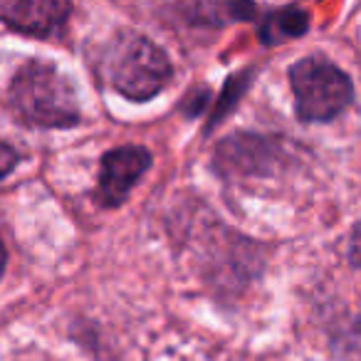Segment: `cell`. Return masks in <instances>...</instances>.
<instances>
[{
    "label": "cell",
    "mask_w": 361,
    "mask_h": 361,
    "mask_svg": "<svg viewBox=\"0 0 361 361\" xmlns=\"http://www.w3.org/2000/svg\"><path fill=\"white\" fill-rule=\"evenodd\" d=\"M349 260H351V265L361 270V223H356L354 231H351V238H349Z\"/></svg>",
    "instance_id": "cell-9"
},
{
    "label": "cell",
    "mask_w": 361,
    "mask_h": 361,
    "mask_svg": "<svg viewBox=\"0 0 361 361\" xmlns=\"http://www.w3.org/2000/svg\"><path fill=\"white\" fill-rule=\"evenodd\" d=\"M151 169V154L144 146H119L102 156L94 201L102 208H116Z\"/></svg>",
    "instance_id": "cell-4"
},
{
    "label": "cell",
    "mask_w": 361,
    "mask_h": 361,
    "mask_svg": "<svg viewBox=\"0 0 361 361\" xmlns=\"http://www.w3.org/2000/svg\"><path fill=\"white\" fill-rule=\"evenodd\" d=\"M104 67L111 87L131 102H146L156 97L173 75L169 55L149 37L136 32H121L111 40Z\"/></svg>",
    "instance_id": "cell-2"
},
{
    "label": "cell",
    "mask_w": 361,
    "mask_h": 361,
    "mask_svg": "<svg viewBox=\"0 0 361 361\" xmlns=\"http://www.w3.org/2000/svg\"><path fill=\"white\" fill-rule=\"evenodd\" d=\"M6 265H8V252H6L3 240H0V277H3V272H6Z\"/></svg>",
    "instance_id": "cell-10"
},
{
    "label": "cell",
    "mask_w": 361,
    "mask_h": 361,
    "mask_svg": "<svg viewBox=\"0 0 361 361\" xmlns=\"http://www.w3.org/2000/svg\"><path fill=\"white\" fill-rule=\"evenodd\" d=\"M70 13L65 0H0V23L25 35H50L65 25Z\"/></svg>",
    "instance_id": "cell-5"
},
{
    "label": "cell",
    "mask_w": 361,
    "mask_h": 361,
    "mask_svg": "<svg viewBox=\"0 0 361 361\" xmlns=\"http://www.w3.org/2000/svg\"><path fill=\"white\" fill-rule=\"evenodd\" d=\"M11 106L20 121L40 129L80 124V97L70 77L45 60H30L11 85Z\"/></svg>",
    "instance_id": "cell-1"
},
{
    "label": "cell",
    "mask_w": 361,
    "mask_h": 361,
    "mask_svg": "<svg viewBox=\"0 0 361 361\" xmlns=\"http://www.w3.org/2000/svg\"><path fill=\"white\" fill-rule=\"evenodd\" d=\"M290 87L295 94L297 116L305 124H324L336 119L354 99L349 75L319 55L302 57L290 67Z\"/></svg>",
    "instance_id": "cell-3"
},
{
    "label": "cell",
    "mask_w": 361,
    "mask_h": 361,
    "mask_svg": "<svg viewBox=\"0 0 361 361\" xmlns=\"http://www.w3.org/2000/svg\"><path fill=\"white\" fill-rule=\"evenodd\" d=\"M180 11L186 13L188 23L196 25H226V23L252 20L257 8L252 3H188Z\"/></svg>",
    "instance_id": "cell-7"
},
{
    "label": "cell",
    "mask_w": 361,
    "mask_h": 361,
    "mask_svg": "<svg viewBox=\"0 0 361 361\" xmlns=\"http://www.w3.org/2000/svg\"><path fill=\"white\" fill-rule=\"evenodd\" d=\"M18 161H20L18 151L13 149L11 144H6V141L0 139V178H6V176L18 166Z\"/></svg>",
    "instance_id": "cell-8"
},
{
    "label": "cell",
    "mask_w": 361,
    "mask_h": 361,
    "mask_svg": "<svg viewBox=\"0 0 361 361\" xmlns=\"http://www.w3.org/2000/svg\"><path fill=\"white\" fill-rule=\"evenodd\" d=\"M307 30H310V16L297 6H285L267 13L265 20L260 23L257 35H260L262 45L272 47L282 45L287 40H295V37H302Z\"/></svg>",
    "instance_id": "cell-6"
}]
</instances>
